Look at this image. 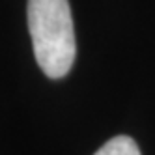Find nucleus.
Returning <instances> with one entry per match:
<instances>
[{"label":"nucleus","instance_id":"nucleus-1","mask_svg":"<svg viewBox=\"0 0 155 155\" xmlns=\"http://www.w3.org/2000/svg\"><path fill=\"white\" fill-rule=\"evenodd\" d=\"M28 30L41 71L62 79L75 62L77 43L68 0H28Z\"/></svg>","mask_w":155,"mask_h":155},{"label":"nucleus","instance_id":"nucleus-2","mask_svg":"<svg viewBox=\"0 0 155 155\" xmlns=\"http://www.w3.org/2000/svg\"><path fill=\"white\" fill-rule=\"evenodd\" d=\"M94 155H140V150L131 137L120 135L110 138L107 144H103Z\"/></svg>","mask_w":155,"mask_h":155}]
</instances>
